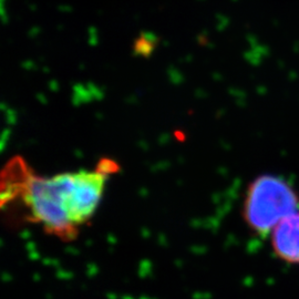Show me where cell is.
I'll use <instances>...</instances> for the list:
<instances>
[{
  "label": "cell",
  "instance_id": "5",
  "mask_svg": "<svg viewBox=\"0 0 299 299\" xmlns=\"http://www.w3.org/2000/svg\"><path fill=\"white\" fill-rule=\"evenodd\" d=\"M90 36H89V44L90 46H97L99 42V36H98V31L94 27H91L89 29Z\"/></svg>",
  "mask_w": 299,
  "mask_h": 299
},
{
  "label": "cell",
  "instance_id": "3",
  "mask_svg": "<svg viewBox=\"0 0 299 299\" xmlns=\"http://www.w3.org/2000/svg\"><path fill=\"white\" fill-rule=\"evenodd\" d=\"M269 235L275 255L285 263L299 265V210L284 219Z\"/></svg>",
  "mask_w": 299,
  "mask_h": 299
},
{
  "label": "cell",
  "instance_id": "2",
  "mask_svg": "<svg viewBox=\"0 0 299 299\" xmlns=\"http://www.w3.org/2000/svg\"><path fill=\"white\" fill-rule=\"evenodd\" d=\"M299 210V194L281 176L264 174L248 185L243 219L250 230L266 236L287 216Z\"/></svg>",
  "mask_w": 299,
  "mask_h": 299
},
{
  "label": "cell",
  "instance_id": "7",
  "mask_svg": "<svg viewBox=\"0 0 299 299\" xmlns=\"http://www.w3.org/2000/svg\"><path fill=\"white\" fill-rule=\"evenodd\" d=\"M0 2H6V0H0Z\"/></svg>",
  "mask_w": 299,
  "mask_h": 299
},
{
  "label": "cell",
  "instance_id": "6",
  "mask_svg": "<svg viewBox=\"0 0 299 299\" xmlns=\"http://www.w3.org/2000/svg\"><path fill=\"white\" fill-rule=\"evenodd\" d=\"M0 20H2V23L7 24L8 23V13H7L6 10V7H5V2H0Z\"/></svg>",
  "mask_w": 299,
  "mask_h": 299
},
{
  "label": "cell",
  "instance_id": "4",
  "mask_svg": "<svg viewBox=\"0 0 299 299\" xmlns=\"http://www.w3.org/2000/svg\"><path fill=\"white\" fill-rule=\"evenodd\" d=\"M152 45H153V41L141 36V38L138 39L134 44L133 53L135 54V56L147 57V56H150V54H151V52L153 50Z\"/></svg>",
  "mask_w": 299,
  "mask_h": 299
},
{
  "label": "cell",
  "instance_id": "1",
  "mask_svg": "<svg viewBox=\"0 0 299 299\" xmlns=\"http://www.w3.org/2000/svg\"><path fill=\"white\" fill-rule=\"evenodd\" d=\"M0 185V205L19 200L29 220L45 230L72 240L79 228L97 212L108 180L103 169L61 173L54 176L33 174L22 161L7 168Z\"/></svg>",
  "mask_w": 299,
  "mask_h": 299
}]
</instances>
